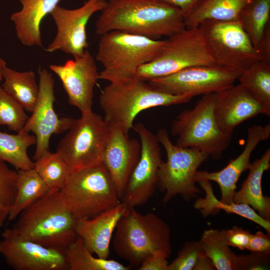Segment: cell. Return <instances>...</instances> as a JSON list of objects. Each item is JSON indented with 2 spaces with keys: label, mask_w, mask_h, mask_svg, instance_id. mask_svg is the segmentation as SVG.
Segmentation results:
<instances>
[{
  "label": "cell",
  "mask_w": 270,
  "mask_h": 270,
  "mask_svg": "<svg viewBox=\"0 0 270 270\" xmlns=\"http://www.w3.org/2000/svg\"><path fill=\"white\" fill-rule=\"evenodd\" d=\"M270 0H249L239 18L254 47L258 44L269 24Z\"/></svg>",
  "instance_id": "4dcf8cb0"
},
{
  "label": "cell",
  "mask_w": 270,
  "mask_h": 270,
  "mask_svg": "<svg viewBox=\"0 0 270 270\" xmlns=\"http://www.w3.org/2000/svg\"><path fill=\"white\" fill-rule=\"evenodd\" d=\"M12 228L22 238L45 246L64 250L78 236L77 219L60 190H50L25 209Z\"/></svg>",
  "instance_id": "7a4b0ae2"
},
{
  "label": "cell",
  "mask_w": 270,
  "mask_h": 270,
  "mask_svg": "<svg viewBox=\"0 0 270 270\" xmlns=\"http://www.w3.org/2000/svg\"><path fill=\"white\" fill-rule=\"evenodd\" d=\"M180 8L187 15L201 0H162Z\"/></svg>",
  "instance_id": "b9f144b4"
},
{
  "label": "cell",
  "mask_w": 270,
  "mask_h": 270,
  "mask_svg": "<svg viewBox=\"0 0 270 270\" xmlns=\"http://www.w3.org/2000/svg\"><path fill=\"white\" fill-rule=\"evenodd\" d=\"M112 246L118 256L132 266H139L148 256L172 253L171 232L168 224L154 213L142 214L128 208L118 222Z\"/></svg>",
  "instance_id": "277c9868"
},
{
  "label": "cell",
  "mask_w": 270,
  "mask_h": 270,
  "mask_svg": "<svg viewBox=\"0 0 270 270\" xmlns=\"http://www.w3.org/2000/svg\"><path fill=\"white\" fill-rule=\"evenodd\" d=\"M64 252L70 270H128L130 268L113 260L94 256L79 236L69 244Z\"/></svg>",
  "instance_id": "f1b7e54d"
},
{
  "label": "cell",
  "mask_w": 270,
  "mask_h": 270,
  "mask_svg": "<svg viewBox=\"0 0 270 270\" xmlns=\"http://www.w3.org/2000/svg\"><path fill=\"white\" fill-rule=\"evenodd\" d=\"M164 43L118 30L100 36L96 56L104 67L99 80L111 83L134 78L138 69L151 62Z\"/></svg>",
  "instance_id": "5b68a950"
},
{
  "label": "cell",
  "mask_w": 270,
  "mask_h": 270,
  "mask_svg": "<svg viewBox=\"0 0 270 270\" xmlns=\"http://www.w3.org/2000/svg\"><path fill=\"white\" fill-rule=\"evenodd\" d=\"M168 256L164 254H152L146 257L138 266L139 270H168Z\"/></svg>",
  "instance_id": "ab89813d"
},
{
  "label": "cell",
  "mask_w": 270,
  "mask_h": 270,
  "mask_svg": "<svg viewBox=\"0 0 270 270\" xmlns=\"http://www.w3.org/2000/svg\"><path fill=\"white\" fill-rule=\"evenodd\" d=\"M246 250L251 252L270 255V234H266L260 230L252 234Z\"/></svg>",
  "instance_id": "f35d334b"
},
{
  "label": "cell",
  "mask_w": 270,
  "mask_h": 270,
  "mask_svg": "<svg viewBox=\"0 0 270 270\" xmlns=\"http://www.w3.org/2000/svg\"><path fill=\"white\" fill-rule=\"evenodd\" d=\"M270 136V124L265 126L255 125L248 128L246 144L242 152L235 159L231 160L222 170L217 172L198 171L196 181H213L218 185L220 192V200L231 204L236 184L242 173L248 170L251 162L252 152L260 142L267 140Z\"/></svg>",
  "instance_id": "d6986e66"
},
{
  "label": "cell",
  "mask_w": 270,
  "mask_h": 270,
  "mask_svg": "<svg viewBox=\"0 0 270 270\" xmlns=\"http://www.w3.org/2000/svg\"><path fill=\"white\" fill-rule=\"evenodd\" d=\"M270 266V255L251 252L238 256L236 270H265Z\"/></svg>",
  "instance_id": "8d00e7d4"
},
{
  "label": "cell",
  "mask_w": 270,
  "mask_h": 270,
  "mask_svg": "<svg viewBox=\"0 0 270 270\" xmlns=\"http://www.w3.org/2000/svg\"><path fill=\"white\" fill-rule=\"evenodd\" d=\"M270 168V148L255 160L240 188L236 191L233 202L250 206L264 219L270 221V198L262 194V180L264 172Z\"/></svg>",
  "instance_id": "603a6c76"
},
{
  "label": "cell",
  "mask_w": 270,
  "mask_h": 270,
  "mask_svg": "<svg viewBox=\"0 0 270 270\" xmlns=\"http://www.w3.org/2000/svg\"></svg>",
  "instance_id": "f6af8a7d"
},
{
  "label": "cell",
  "mask_w": 270,
  "mask_h": 270,
  "mask_svg": "<svg viewBox=\"0 0 270 270\" xmlns=\"http://www.w3.org/2000/svg\"><path fill=\"white\" fill-rule=\"evenodd\" d=\"M240 74L217 64L191 66L148 81L154 88L174 95L218 93L234 85Z\"/></svg>",
  "instance_id": "7c38bea8"
},
{
  "label": "cell",
  "mask_w": 270,
  "mask_h": 270,
  "mask_svg": "<svg viewBox=\"0 0 270 270\" xmlns=\"http://www.w3.org/2000/svg\"><path fill=\"white\" fill-rule=\"evenodd\" d=\"M28 118L24 108L0 86V126H6L18 133L22 130Z\"/></svg>",
  "instance_id": "e575fe53"
},
{
  "label": "cell",
  "mask_w": 270,
  "mask_h": 270,
  "mask_svg": "<svg viewBox=\"0 0 270 270\" xmlns=\"http://www.w3.org/2000/svg\"><path fill=\"white\" fill-rule=\"evenodd\" d=\"M60 192L77 220L92 218L121 202L102 162L70 172Z\"/></svg>",
  "instance_id": "8992f818"
},
{
  "label": "cell",
  "mask_w": 270,
  "mask_h": 270,
  "mask_svg": "<svg viewBox=\"0 0 270 270\" xmlns=\"http://www.w3.org/2000/svg\"><path fill=\"white\" fill-rule=\"evenodd\" d=\"M128 207L122 202L90 218L77 220L76 232L86 248L100 258L107 259L110 242L118 222Z\"/></svg>",
  "instance_id": "44dd1931"
},
{
  "label": "cell",
  "mask_w": 270,
  "mask_h": 270,
  "mask_svg": "<svg viewBox=\"0 0 270 270\" xmlns=\"http://www.w3.org/2000/svg\"><path fill=\"white\" fill-rule=\"evenodd\" d=\"M260 60L270 66V26H266L264 34L256 47Z\"/></svg>",
  "instance_id": "60d3db41"
},
{
  "label": "cell",
  "mask_w": 270,
  "mask_h": 270,
  "mask_svg": "<svg viewBox=\"0 0 270 270\" xmlns=\"http://www.w3.org/2000/svg\"><path fill=\"white\" fill-rule=\"evenodd\" d=\"M2 78L3 89L25 110L32 112L39 94L35 73L32 70L17 72L6 66L3 70Z\"/></svg>",
  "instance_id": "484cf974"
},
{
  "label": "cell",
  "mask_w": 270,
  "mask_h": 270,
  "mask_svg": "<svg viewBox=\"0 0 270 270\" xmlns=\"http://www.w3.org/2000/svg\"><path fill=\"white\" fill-rule=\"evenodd\" d=\"M50 68L61 80L69 104L81 114L92 111L94 90L99 80L94 58L88 49L80 56L64 64H51Z\"/></svg>",
  "instance_id": "e0dca14e"
},
{
  "label": "cell",
  "mask_w": 270,
  "mask_h": 270,
  "mask_svg": "<svg viewBox=\"0 0 270 270\" xmlns=\"http://www.w3.org/2000/svg\"><path fill=\"white\" fill-rule=\"evenodd\" d=\"M193 97L190 94L174 95L158 90L146 81L134 77L105 86L100 96L99 104L105 120L128 134L135 118L141 112L186 103Z\"/></svg>",
  "instance_id": "3957f363"
},
{
  "label": "cell",
  "mask_w": 270,
  "mask_h": 270,
  "mask_svg": "<svg viewBox=\"0 0 270 270\" xmlns=\"http://www.w3.org/2000/svg\"><path fill=\"white\" fill-rule=\"evenodd\" d=\"M18 172L0 160V228L7 221L17 193Z\"/></svg>",
  "instance_id": "836d02e7"
},
{
  "label": "cell",
  "mask_w": 270,
  "mask_h": 270,
  "mask_svg": "<svg viewBox=\"0 0 270 270\" xmlns=\"http://www.w3.org/2000/svg\"><path fill=\"white\" fill-rule=\"evenodd\" d=\"M204 253L200 240L188 241L179 250L177 256L169 263L168 270H192Z\"/></svg>",
  "instance_id": "d590c367"
},
{
  "label": "cell",
  "mask_w": 270,
  "mask_h": 270,
  "mask_svg": "<svg viewBox=\"0 0 270 270\" xmlns=\"http://www.w3.org/2000/svg\"><path fill=\"white\" fill-rule=\"evenodd\" d=\"M106 4L104 0H88L75 9L58 5L50 14L56 26V34L46 50L49 52L62 50L74 58L81 56L88 46L86 32L88 22Z\"/></svg>",
  "instance_id": "2e32d148"
},
{
  "label": "cell",
  "mask_w": 270,
  "mask_h": 270,
  "mask_svg": "<svg viewBox=\"0 0 270 270\" xmlns=\"http://www.w3.org/2000/svg\"><path fill=\"white\" fill-rule=\"evenodd\" d=\"M110 126V132L102 162L108 170L121 200L140 159L141 144L137 140L130 138L128 134L117 126Z\"/></svg>",
  "instance_id": "ac0fdd59"
},
{
  "label": "cell",
  "mask_w": 270,
  "mask_h": 270,
  "mask_svg": "<svg viewBox=\"0 0 270 270\" xmlns=\"http://www.w3.org/2000/svg\"><path fill=\"white\" fill-rule=\"evenodd\" d=\"M0 240V254L16 270H66L64 250L44 246L20 236L12 228L5 229Z\"/></svg>",
  "instance_id": "9a60e30c"
},
{
  "label": "cell",
  "mask_w": 270,
  "mask_h": 270,
  "mask_svg": "<svg viewBox=\"0 0 270 270\" xmlns=\"http://www.w3.org/2000/svg\"><path fill=\"white\" fill-rule=\"evenodd\" d=\"M59 142L56 152L66 162L70 172L97 164L102 161L110 126L93 111L74 119Z\"/></svg>",
  "instance_id": "30bf717a"
},
{
  "label": "cell",
  "mask_w": 270,
  "mask_h": 270,
  "mask_svg": "<svg viewBox=\"0 0 270 270\" xmlns=\"http://www.w3.org/2000/svg\"><path fill=\"white\" fill-rule=\"evenodd\" d=\"M17 193L7 222L15 220L28 206L48 194L50 188L32 168L18 170Z\"/></svg>",
  "instance_id": "4316f807"
},
{
  "label": "cell",
  "mask_w": 270,
  "mask_h": 270,
  "mask_svg": "<svg viewBox=\"0 0 270 270\" xmlns=\"http://www.w3.org/2000/svg\"><path fill=\"white\" fill-rule=\"evenodd\" d=\"M198 183L205 192V196L197 198L194 206L203 217L222 210L228 214H236L256 223L270 234V221L262 218L250 206L245 204L224 202L215 196L210 182L200 180Z\"/></svg>",
  "instance_id": "d4e9b609"
},
{
  "label": "cell",
  "mask_w": 270,
  "mask_h": 270,
  "mask_svg": "<svg viewBox=\"0 0 270 270\" xmlns=\"http://www.w3.org/2000/svg\"><path fill=\"white\" fill-rule=\"evenodd\" d=\"M6 67V62L0 58V83L2 81V72L4 68Z\"/></svg>",
  "instance_id": "ee69618b"
},
{
  "label": "cell",
  "mask_w": 270,
  "mask_h": 270,
  "mask_svg": "<svg viewBox=\"0 0 270 270\" xmlns=\"http://www.w3.org/2000/svg\"><path fill=\"white\" fill-rule=\"evenodd\" d=\"M249 0H201L184 17L186 28L198 27L207 20H239Z\"/></svg>",
  "instance_id": "cb8c5ba5"
},
{
  "label": "cell",
  "mask_w": 270,
  "mask_h": 270,
  "mask_svg": "<svg viewBox=\"0 0 270 270\" xmlns=\"http://www.w3.org/2000/svg\"><path fill=\"white\" fill-rule=\"evenodd\" d=\"M214 113L220 128L230 134L250 118L267 116L262 104L240 84L216 93Z\"/></svg>",
  "instance_id": "ffe728a7"
},
{
  "label": "cell",
  "mask_w": 270,
  "mask_h": 270,
  "mask_svg": "<svg viewBox=\"0 0 270 270\" xmlns=\"http://www.w3.org/2000/svg\"><path fill=\"white\" fill-rule=\"evenodd\" d=\"M264 106L270 116V66L258 61L242 72L238 80Z\"/></svg>",
  "instance_id": "1f68e13d"
},
{
  "label": "cell",
  "mask_w": 270,
  "mask_h": 270,
  "mask_svg": "<svg viewBox=\"0 0 270 270\" xmlns=\"http://www.w3.org/2000/svg\"><path fill=\"white\" fill-rule=\"evenodd\" d=\"M18 0L22 8L10 16L17 37L26 46L42 47L40 24L44 18L58 6L60 0Z\"/></svg>",
  "instance_id": "7402d4cb"
},
{
  "label": "cell",
  "mask_w": 270,
  "mask_h": 270,
  "mask_svg": "<svg viewBox=\"0 0 270 270\" xmlns=\"http://www.w3.org/2000/svg\"><path fill=\"white\" fill-rule=\"evenodd\" d=\"M132 128L140 136L141 152L120 200L128 208L142 205L153 196L158 187V171L162 162L156 136L140 122Z\"/></svg>",
  "instance_id": "4fadbf2b"
},
{
  "label": "cell",
  "mask_w": 270,
  "mask_h": 270,
  "mask_svg": "<svg viewBox=\"0 0 270 270\" xmlns=\"http://www.w3.org/2000/svg\"><path fill=\"white\" fill-rule=\"evenodd\" d=\"M198 27L216 64L241 74L260 61L255 48L239 20H207Z\"/></svg>",
  "instance_id": "8fae6325"
},
{
  "label": "cell",
  "mask_w": 270,
  "mask_h": 270,
  "mask_svg": "<svg viewBox=\"0 0 270 270\" xmlns=\"http://www.w3.org/2000/svg\"><path fill=\"white\" fill-rule=\"evenodd\" d=\"M101 12L96 23L100 36L118 30L159 40L186 28L183 12L162 0H108Z\"/></svg>",
  "instance_id": "6da1fadb"
},
{
  "label": "cell",
  "mask_w": 270,
  "mask_h": 270,
  "mask_svg": "<svg viewBox=\"0 0 270 270\" xmlns=\"http://www.w3.org/2000/svg\"><path fill=\"white\" fill-rule=\"evenodd\" d=\"M35 136L21 131L16 134L0 132V160L16 170L34 168V162L28 154V148L36 144Z\"/></svg>",
  "instance_id": "83f0119b"
},
{
  "label": "cell",
  "mask_w": 270,
  "mask_h": 270,
  "mask_svg": "<svg viewBox=\"0 0 270 270\" xmlns=\"http://www.w3.org/2000/svg\"><path fill=\"white\" fill-rule=\"evenodd\" d=\"M200 241L204 254L216 270H236L238 256L222 236L220 230H204Z\"/></svg>",
  "instance_id": "f546056e"
},
{
  "label": "cell",
  "mask_w": 270,
  "mask_h": 270,
  "mask_svg": "<svg viewBox=\"0 0 270 270\" xmlns=\"http://www.w3.org/2000/svg\"><path fill=\"white\" fill-rule=\"evenodd\" d=\"M38 76V98L32 115L22 130L34 134L36 140L34 160L50 151L51 136L67 131L74 120L68 117L59 118L54 111V84L52 74L40 68Z\"/></svg>",
  "instance_id": "5bb4252c"
},
{
  "label": "cell",
  "mask_w": 270,
  "mask_h": 270,
  "mask_svg": "<svg viewBox=\"0 0 270 270\" xmlns=\"http://www.w3.org/2000/svg\"><path fill=\"white\" fill-rule=\"evenodd\" d=\"M214 64L200 27L186 28L164 40L156 56L140 66L134 76L148 82L187 68Z\"/></svg>",
  "instance_id": "9c48e42d"
},
{
  "label": "cell",
  "mask_w": 270,
  "mask_h": 270,
  "mask_svg": "<svg viewBox=\"0 0 270 270\" xmlns=\"http://www.w3.org/2000/svg\"><path fill=\"white\" fill-rule=\"evenodd\" d=\"M34 168L53 190H60L70 174L63 158L56 152L50 151L35 160Z\"/></svg>",
  "instance_id": "d6a6232c"
},
{
  "label": "cell",
  "mask_w": 270,
  "mask_h": 270,
  "mask_svg": "<svg viewBox=\"0 0 270 270\" xmlns=\"http://www.w3.org/2000/svg\"><path fill=\"white\" fill-rule=\"evenodd\" d=\"M216 93L204 94L192 109L182 112L172 122L170 132L177 137L176 145L194 148L220 160L229 146L232 134L222 131L214 116Z\"/></svg>",
  "instance_id": "52a82bcc"
},
{
  "label": "cell",
  "mask_w": 270,
  "mask_h": 270,
  "mask_svg": "<svg viewBox=\"0 0 270 270\" xmlns=\"http://www.w3.org/2000/svg\"><path fill=\"white\" fill-rule=\"evenodd\" d=\"M156 136L166 154V161L161 163L158 175V187L164 193V204L176 196L186 202L197 198L202 192L196 186V174L210 156L196 148L174 144L164 128L159 129Z\"/></svg>",
  "instance_id": "ba28073f"
},
{
  "label": "cell",
  "mask_w": 270,
  "mask_h": 270,
  "mask_svg": "<svg viewBox=\"0 0 270 270\" xmlns=\"http://www.w3.org/2000/svg\"><path fill=\"white\" fill-rule=\"evenodd\" d=\"M220 233L226 244L233 248L243 250H246L252 233L238 226L232 228L220 230Z\"/></svg>",
  "instance_id": "74e56055"
},
{
  "label": "cell",
  "mask_w": 270,
  "mask_h": 270,
  "mask_svg": "<svg viewBox=\"0 0 270 270\" xmlns=\"http://www.w3.org/2000/svg\"><path fill=\"white\" fill-rule=\"evenodd\" d=\"M216 268L211 259L204 253L198 260L192 270H216Z\"/></svg>",
  "instance_id": "7bdbcfd3"
}]
</instances>
